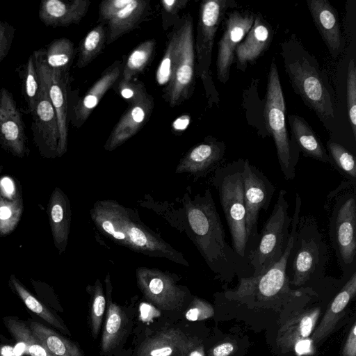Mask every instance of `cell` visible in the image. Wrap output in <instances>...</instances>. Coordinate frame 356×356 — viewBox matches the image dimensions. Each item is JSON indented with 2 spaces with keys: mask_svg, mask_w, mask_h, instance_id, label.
I'll return each instance as SVG.
<instances>
[{
  "mask_svg": "<svg viewBox=\"0 0 356 356\" xmlns=\"http://www.w3.org/2000/svg\"><path fill=\"white\" fill-rule=\"evenodd\" d=\"M113 88L129 105L138 104L149 95L143 83L133 80L124 81L119 78L114 83Z\"/></svg>",
  "mask_w": 356,
  "mask_h": 356,
  "instance_id": "obj_41",
  "label": "cell"
},
{
  "mask_svg": "<svg viewBox=\"0 0 356 356\" xmlns=\"http://www.w3.org/2000/svg\"><path fill=\"white\" fill-rule=\"evenodd\" d=\"M155 40H147L136 47L123 63L120 79L124 81L133 80L141 73L151 60L155 50Z\"/></svg>",
  "mask_w": 356,
  "mask_h": 356,
  "instance_id": "obj_37",
  "label": "cell"
},
{
  "mask_svg": "<svg viewBox=\"0 0 356 356\" xmlns=\"http://www.w3.org/2000/svg\"><path fill=\"white\" fill-rule=\"evenodd\" d=\"M90 216L99 230L119 245L188 266L183 255L145 226L132 209L113 200L97 201Z\"/></svg>",
  "mask_w": 356,
  "mask_h": 356,
  "instance_id": "obj_2",
  "label": "cell"
},
{
  "mask_svg": "<svg viewBox=\"0 0 356 356\" xmlns=\"http://www.w3.org/2000/svg\"><path fill=\"white\" fill-rule=\"evenodd\" d=\"M356 293V271L346 280L340 291L333 299L321 324L314 334V339L319 341L333 329L339 314L345 309Z\"/></svg>",
  "mask_w": 356,
  "mask_h": 356,
  "instance_id": "obj_30",
  "label": "cell"
},
{
  "mask_svg": "<svg viewBox=\"0 0 356 356\" xmlns=\"http://www.w3.org/2000/svg\"><path fill=\"white\" fill-rule=\"evenodd\" d=\"M31 115L33 141L40 154L47 159L58 157L60 135L57 116L41 81L40 97Z\"/></svg>",
  "mask_w": 356,
  "mask_h": 356,
  "instance_id": "obj_15",
  "label": "cell"
},
{
  "mask_svg": "<svg viewBox=\"0 0 356 356\" xmlns=\"http://www.w3.org/2000/svg\"><path fill=\"white\" fill-rule=\"evenodd\" d=\"M149 10V1L131 0L106 22V44H111L122 35L135 29L147 15Z\"/></svg>",
  "mask_w": 356,
  "mask_h": 356,
  "instance_id": "obj_28",
  "label": "cell"
},
{
  "mask_svg": "<svg viewBox=\"0 0 356 356\" xmlns=\"http://www.w3.org/2000/svg\"><path fill=\"white\" fill-rule=\"evenodd\" d=\"M3 323L10 334L23 348V352L29 356H55L49 352L34 337L25 322L14 316L3 318Z\"/></svg>",
  "mask_w": 356,
  "mask_h": 356,
  "instance_id": "obj_35",
  "label": "cell"
},
{
  "mask_svg": "<svg viewBox=\"0 0 356 356\" xmlns=\"http://www.w3.org/2000/svg\"><path fill=\"white\" fill-rule=\"evenodd\" d=\"M23 211V197L18 181L8 175L0 177V236H6L15 230Z\"/></svg>",
  "mask_w": 356,
  "mask_h": 356,
  "instance_id": "obj_23",
  "label": "cell"
},
{
  "mask_svg": "<svg viewBox=\"0 0 356 356\" xmlns=\"http://www.w3.org/2000/svg\"><path fill=\"white\" fill-rule=\"evenodd\" d=\"M286 192L281 189L273 209L259 234V239L249 258L252 276L263 275L282 257L289 241L292 217L288 212Z\"/></svg>",
  "mask_w": 356,
  "mask_h": 356,
  "instance_id": "obj_9",
  "label": "cell"
},
{
  "mask_svg": "<svg viewBox=\"0 0 356 356\" xmlns=\"http://www.w3.org/2000/svg\"><path fill=\"white\" fill-rule=\"evenodd\" d=\"M308 8L330 54L337 58L342 50V38L336 10L327 0H308Z\"/></svg>",
  "mask_w": 356,
  "mask_h": 356,
  "instance_id": "obj_22",
  "label": "cell"
},
{
  "mask_svg": "<svg viewBox=\"0 0 356 356\" xmlns=\"http://www.w3.org/2000/svg\"><path fill=\"white\" fill-rule=\"evenodd\" d=\"M29 327L34 337L55 356H83L79 346L54 330L40 323L31 321Z\"/></svg>",
  "mask_w": 356,
  "mask_h": 356,
  "instance_id": "obj_33",
  "label": "cell"
},
{
  "mask_svg": "<svg viewBox=\"0 0 356 356\" xmlns=\"http://www.w3.org/2000/svg\"><path fill=\"white\" fill-rule=\"evenodd\" d=\"M88 0H42L38 16L46 26H68L79 24L90 6Z\"/></svg>",
  "mask_w": 356,
  "mask_h": 356,
  "instance_id": "obj_24",
  "label": "cell"
},
{
  "mask_svg": "<svg viewBox=\"0 0 356 356\" xmlns=\"http://www.w3.org/2000/svg\"><path fill=\"white\" fill-rule=\"evenodd\" d=\"M254 19L252 14L234 11L225 21L224 32L218 42L216 58L217 78L223 84L229 78L236 49L250 30Z\"/></svg>",
  "mask_w": 356,
  "mask_h": 356,
  "instance_id": "obj_18",
  "label": "cell"
},
{
  "mask_svg": "<svg viewBox=\"0 0 356 356\" xmlns=\"http://www.w3.org/2000/svg\"><path fill=\"white\" fill-rule=\"evenodd\" d=\"M329 236L345 277L356 271V184L349 181L327 196Z\"/></svg>",
  "mask_w": 356,
  "mask_h": 356,
  "instance_id": "obj_3",
  "label": "cell"
},
{
  "mask_svg": "<svg viewBox=\"0 0 356 356\" xmlns=\"http://www.w3.org/2000/svg\"><path fill=\"white\" fill-rule=\"evenodd\" d=\"M153 108L154 99L151 95L138 104L129 105L111 131L104 149L113 151L137 134L147 122Z\"/></svg>",
  "mask_w": 356,
  "mask_h": 356,
  "instance_id": "obj_21",
  "label": "cell"
},
{
  "mask_svg": "<svg viewBox=\"0 0 356 356\" xmlns=\"http://www.w3.org/2000/svg\"><path fill=\"white\" fill-rule=\"evenodd\" d=\"M0 356H23L17 353L16 349L8 345H1L0 346Z\"/></svg>",
  "mask_w": 356,
  "mask_h": 356,
  "instance_id": "obj_51",
  "label": "cell"
},
{
  "mask_svg": "<svg viewBox=\"0 0 356 356\" xmlns=\"http://www.w3.org/2000/svg\"><path fill=\"white\" fill-rule=\"evenodd\" d=\"M243 165L244 159H240L220 166L215 170L211 183L219 195L231 234L232 248L238 256L250 265L242 177Z\"/></svg>",
  "mask_w": 356,
  "mask_h": 356,
  "instance_id": "obj_5",
  "label": "cell"
},
{
  "mask_svg": "<svg viewBox=\"0 0 356 356\" xmlns=\"http://www.w3.org/2000/svg\"><path fill=\"white\" fill-rule=\"evenodd\" d=\"M356 355V325H353L343 349V356Z\"/></svg>",
  "mask_w": 356,
  "mask_h": 356,
  "instance_id": "obj_48",
  "label": "cell"
},
{
  "mask_svg": "<svg viewBox=\"0 0 356 356\" xmlns=\"http://www.w3.org/2000/svg\"><path fill=\"white\" fill-rule=\"evenodd\" d=\"M225 147L215 138H207L191 148L180 160L176 173L188 172L197 177L216 170L223 161Z\"/></svg>",
  "mask_w": 356,
  "mask_h": 356,
  "instance_id": "obj_19",
  "label": "cell"
},
{
  "mask_svg": "<svg viewBox=\"0 0 356 356\" xmlns=\"http://www.w3.org/2000/svg\"><path fill=\"white\" fill-rule=\"evenodd\" d=\"M17 71L21 79L22 95L25 103L23 112L31 114L38 102L40 92V79L33 52Z\"/></svg>",
  "mask_w": 356,
  "mask_h": 356,
  "instance_id": "obj_34",
  "label": "cell"
},
{
  "mask_svg": "<svg viewBox=\"0 0 356 356\" xmlns=\"http://www.w3.org/2000/svg\"><path fill=\"white\" fill-rule=\"evenodd\" d=\"M242 177L245 207V231L250 258L259 239L257 228L259 211H267L275 188L267 177L248 159L244 160Z\"/></svg>",
  "mask_w": 356,
  "mask_h": 356,
  "instance_id": "obj_11",
  "label": "cell"
},
{
  "mask_svg": "<svg viewBox=\"0 0 356 356\" xmlns=\"http://www.w3.org/2000/svg\"><path fill=\"white\" fill-rule=\"evenodd\" d=\"M346 99L349 120L356 138V70L354 60L348 63L346 80Z\"/></svg>",
  "mask_w": 356,
  "mask_h": 356,
  "instance_id": "obj_42",
  "label": "cell"
},
{
  "mask_svg": "<svg viewBox=\"0 0 356 356\" xmlns=\"http://www.w3.org/2000/svg\"><path fill=\"white\" fill-rule=\"evenodd\" d=\"M123 63L115 61L101 74L98 80L83 97L75 91L68 93V120L74 127L80 128L87 120L106 92L120 77Z\"/></svg>",
  "mask_w": 356,
  "mask_h": 356,
  "instance_id": "obj_17",
  "label": "cell"
},
{
  "mask_svg": "<svg viewBox=\"0 0 356 356\" xmlns=\"http://www.w3.org/2000/svg\"><path fill=\"white\" fill-rule=\"evenodd\" d=\"M302 200L298 193H296V203L287 245L280 259L269 268L263 275L254 277H241L235 296L257 294L259 297L272 298L281 292L288 291L286 265L296 234V229L300 216Z\"/></svg>",
  "mask_w": 356,
  "mask_h": 356,
  "instance_id": "obj_12",
  "label": "cell"
},
{
  "mask_svg": "<svg viewBox=\"0 0 356 356\" xmlns=\"http://www.w3.org/2000/svg\"><path fill=\"white\" fill-rule=\"evenodd\" d=\"M308 55L292 54L284 51V67L293 88L312 109L323 122H328L334 117V109L330 95L323 76L315 67Z\"/></svg>",
  "mask_w": 356,
  "mask_h": 356,
  "instance_id": "obj_7",
  "label": "cell"
},
{
  "mask_svg": "<svg viewBox=\"0 0 356 356\" xmlns=\"http://www.w3.org/2000/svg\"><path fill=\"white\" fill-rule=\"evenodd\" d=\"M0 146L20 159L28 156L30 152L22 112L13 94L4 88L0 90Z\"/></svg>",
  "mask_w": 356,
  "mask_h": 356,
  "instance_id": "obj_16",
  "label": "cell"
},
{
  "mask_svg": "<svg viewBox=\"0 0 356 356\" xmlns=\"http://www.w3.org/2000/svg\"><path fill=\"white\" fill-rule=\"evenodd\" d=\"M160 3L162 8L163 29L165 30L169 26L170 17H177L178 13L186 6L188 1L163 0Z\"/></svg>",
  "mask_w": 356,
  "mask_h": 356,
  "instance_id": "obj_46",
  "label": "cell"
},
{
  "mask_svg": "<svg viewBox=\"0 0 356 356\" xmlns=\"http://www.w3.org/2000/svg\"><path fill=\"white\" fill-rule=\"evenodd\" d=\"M131 0H105L99 3L98 22L106 23L118 11L127 6Z\"/></svg>",
  "mask_w": 356,
  "mask_h": 356,
  "instance_id": "obj_44",
  "label": "cell"
},
{
  "mask_svg": "<svg viewBox=\"0 0 356 356\" xmlns=\"http://www.w3.org/2000/svg\"><path fill=\"white\" fill-rule=\"evenodd\" d=\"M195 346L194 340L181 330H162L145 339L137 350V356H188Z\"/></svg>",
  "mask_w": 356,
  "mask_h": 356,
  "instance_id": "obj_20",
  "label": "cell"
},
{
  "mask_svg": "<svg viewBox=\"0 0 356 356\" xmlns=\"http://www.w3.org/2000/svg\"><path fill=\"white\" fill-rule=\"evenodd\" d=\"M106 42V29L100 23L90 31L79 44L76 67L83 68L102 51Z\"/></svg>",
  "mask_w": 356,
  "mask_h": 356,
  "instance_id": "obj_36",
  "label": "cell"
},
{
  "mask_svg": "<svg viewBox=\"0 0 356 356\" xmlns=\"http://www.w3.org/2000/svg\"><path fill=\"white\" fill-rule=\"evenodd\" d=\"M33 54L40 79L48 92L56 113L60 135L58 157H61L67 149L70 75L69 73H61L51 70L42 62L36 51H34Z\"/></svg>",
  "mask_w": 356,
  "mask_h": 356,
  "instance_id": "obj_13",
  "label": "cell"
},
{
  "mask_svg": "<svg viewBox=\"0 0 356 356\" xmlns=\"http://www.w3.org/2000/svg\"><path fill=\"white\" fill-rule=\"evenodd\" d=\"M264 104V119L266 129L273 138L278 162L287 181L296 176V166L299 150L290 142L285 122V103L275 60L270 65Z\"/></svg>",
  "mask_w": 356,
  "mask_h": 356,
  "instance_id": "obj_6",
  "label": "cell"
},
{
  "mask_svg": "<svg viewBox=\"0 0 356 356\" xmlns=\"http://www.w3.org/2000/svg\"><path fill=\"white\" fill-rule=\"evenodd\" d=\"M87 290L91 298V332L93 337L96 338L101 328L106 305V299L103 291L102 284L99 279L96 280L93 286H89Z\"/></svg>",
  "mask_w": 356,
  "mask_h": 356,
  "instance_id": "obj_40",
  "label": "cell"
},
{
  "mask_svg": "<svg viewBox=\"0 0 356 356\" xmlns=\"http://www.w3.org/2000/svg\"><path fill=\"white\" fill-rule=\"evenodd\" d=\"M270 40V29L261 17H254L250 30L236 49L237 67L244 70L248 63L255 61L267 49Z\"/></svg>",
  "mask_w": 356,
  "mask_h": 356,
  "instance_id": "obj_27",
  "label": "cell"
},
{
  "mask_svg": "<svg viewBox=\"0 0 356 356\" xmlns=\"http://www.w3.org/2000/svg\"><path fill=\"white\" fill-rule=\"evenodd\" d=\"M327 261V247L312 216H300L287 265L289 283L302 286L323 277Z\"/></svg>",
  "mask_w": 356,
  "mask_h": 356,
  "instance_id": "obj_4",
  "label": "cell"
},
{
  "mask_svg": "<svg viewBox=\"0 0 356 356\" xmlns=\"http://www.w3.org/2000/svg\"><path fill=\"white\" fill-rule=\"evenodd\" d=\"M42 62L51 70L69 73L75 49L73 42L66 38L54 40L44 48L35 50Z\"/></svg>",
  "mask_w": 356,
  "mask_h": 356,
  "instance_id": "obj_31",
  "label": "cell"
},
{
  "mask_svg": "<svg viewBox=\"0 0 356 356\" xmlns=\"http://www.w3.org/2000/svg\"><path fill=\"white\" fill-rule=\"evenodd\" d=\"M47 213L54 245L61 254L68 243L71 207L67 196L58 187H56L50 195Z\"/></svg>",
  "mask_w": 356,
  "mask_h": 356,
  "instance_id": "obj_25",
  "label": "cell"
},
{
  "mask_svg": "<svg viewBox=\"0 0 356 356\" xmlns=\"http://www.w3.org/2000/svg\"><path fill=\"white\" fill-rule=\"evenodd\" d=\"M136 280L145 298L159 309L175 311L183 305L186 292L163 272L140 267L136 270Z\"/></svg>",
  "mask_w": 356,
  "mask_h": 356,
  "instance_id": "obj_14",
  "label": "cell"
},
{
  "mask_svg": "<svg viewBox=\"0 0 356 356\" xmlns=\"http://www.w3.org/2000/svg\"><path fill=\"white\" fill-rule=\"evenodd\" d=\"M231 0H206L200 5L195 42V73L204 86L209 104L218 102V94L210 75L215 36L226 10L233 7Z\"/></svg>",
  "mask_w": 356,
  "mask_h": 356,
  "instance_id": "obj_8",
  "label": "cell"
},
{
  "mask_svg": "<svg viewBox=\"0 0 356 356\" xmlns=\"http://www.w3.org/2000/svg\"><path fill=\"white\" fill-rule=\"evenodd\" d=\"M188 356H204V349L202 346L193 348L188 354Z\"/></svg>",
  "mask_w": 356,
  "mask_h": 356,
  "instance_id": "obj_52",
  "label": "cell"
},
{
  "mask_svg": "<svg viewBox=\"0 0 356 356\" xmlns=\"http://www.w3.org/2000/svg\"><path fill=\"white\" fill-rule=\"evenodd\" d=\"M3 170V165H0V175Z\"/></svg>",
  "mask_w": 356,
  "mask_h": 356,
  "instance_id": "obj_53",
  "label": "cell"
},
{
  "mask_svg": "<svg viewBox=\"0 0 356 356\" xmlns=\"http://www.w3.org/2000/svg\"><path fill=\"white\" fill-rule=\"evenodd\" d=\"M289 122L296 146L305 156L330 164V159L325 148L318 137L302 118L291 115Z\"/></svg>",
  "mask_w": 356,
  "mask_h": 356,
  "instance_id": "obj_29",
  "label": "cell"
},
{
  "mask_svg": "<svg viewBox=\"0 0 356 356\" xmlns=\"http://www.w3.org/2000/svg\"><path fill=\"white\" fill-rule=\"evenodd\" d=\"M311 350V341L309 339L299 340L296 346L295 350L298 355L309 353Z\"/></svg>",
  "mask_w": 356,
  "mask_h": 356,
  "instance_id": "obj_50",
  "label": "cell"
},
{
  "mask_svg": "<svg viewBox=\"0 0 356 356\" xmlns=\"http://www.w3.org/2000/svg\"><path fill=\"white\" fill-rule=\"evenodd\" d=\"M178 23L169 36L164 55L156 70V80L159 86L166 87L175 70L178 56Z\"/></svg>",
  "mask_w": 356,
  "mask_h": 356,
  "instance_id": "obj_38",
  "label": "cell"
},
{
  "mask_svg": "<svg viewBox=\"0 0 356 356\" xmlns=\"http://www.w3.org/2000/svg\"><path fill=\"white\" fill-rule=\"evenodd\" d=\"M234 350V346L230 343H224L216 346L212 353L213 356H228Z\"/></svg>",
  "mask_w": 356,
  "mask_h": 356,
  "instance_id": "obj_49",
  "label": "cell"
},
{
  "mask_svg": "<svg viewBox=\"0 0 356 356\" xmlns=\"http://www.w3.org/2000/svg\"><path fill=\"white\" fill-rule=\"evenodd\" d=\"M8 285L32 312L60 332L70 334L63 320L35 298L15 275H10Z\"/></svg>",
  "mask_w": 356,
  "mask_h": 356,
  "instance_id": "obj_32",
  "label": "cell"
},
{
  "mask_svg": "<svg viewBox=\"0 0 356 356\" xmlns=\"http://www.w3.org/2000/svg\"><path fill=\"white\" fill-rule=\"evenodd\" d=\"M193 17L188 14L178 23V56L170 83L165 87L164 98L171 107L187 100L192 95L195 74Z\"/></svg>",
  "mask_w": 356,
  "mask_h": 356,
  "instance_id": "obj_10",
  "label": "cell"
},
{
  "mask_svg": "<svg viewBox=\"0 0 356 356\" xmlns=\"http://www.w3.org/2000/svg\"><path fill=\"white\" fill-rule=\"evenodd\" d=\"M213 314L211 306L205 301L195 298L185 313V317L190 321H202L211 317Z\"/></svg>",
  "mask_w": 356,
  "mask_h": 356,
  "instance_id": "obj_43",
  "label": "cell"
},
{
  "mask_svg": "<svg viewBox=\"0 0 356 356\" xmlns=\"http://www.w3.org/2000/svg\"><path fill=\"white\" fill-rule=\"evenodd\" d=\"M330 164L347 181L356 184V164L354 155L342 145L329 140L327 143Z\"/></svg>",
  "mask_w": 356,
  "mask_h": 356,
  "instance_id": "obj_39",
  "label": "cell"
},
{
  "mask_svg": "<svg viewBox=\"0 0 356 356\" xmlns=\"http://www.w3.org/2000/svg\"><path fill=\"white\" fill-rule=\"evenodd\" d=\"M192 239L207 265L224 279L243 273L250 266L225 241V233L209 189L186 204Z\"/></svg>",
  "mask_w": 356,
  "mask_h": 356,
  "instance_id": "obj_1",
  "label": "cell"
},
{
  "mask_svg": "<svg viewBox=\"0 0 356 356\" xmlns=\"http://www.w3.org/2000/svg\"><path fill=\"white\" fill-rule=\"evenodd\" d=\"M318 312H314L305 316L300 321L299 332L302 337H307L312 332L318 316Z\"/></svg>",
  "mask_w": 356,
  "mask_h": 356,
  "instance_id": "obj_47",
  "label": "cell"
},
{
  "mask_svg": "<svg viewBox=\"0 0 356 356\" xmlns=\"http://www.w3.org/2000/svg\"><path fill=\"white\" fill-rule=\"evenodd\" d=\"M105 284L107 310L101 339V351L104 354L111 353L118 346L128 323L127 315L121 307L112 300V286L108 273L105 278Z\"/></svg>",
  "mask_w": 356,
  "mask_h": 356,
  "instance_id": "obj_26",
  "label": "cell"
},
{
  "mask_svg": "<svg viewBox=\"0 0 356 356\" xmlns=\"http://www.w3.org/2000/svg\"><path fill=\"white\" fill-rule=\"evenodd\" d=\"M15 32L13 26L0 20V66L11 48Z\"/></svg>",
  "mask_w": 356,
  "mask_h": 356,
  "instance_id": "obj_45",
  "label": "cell"
}]
</instances>
